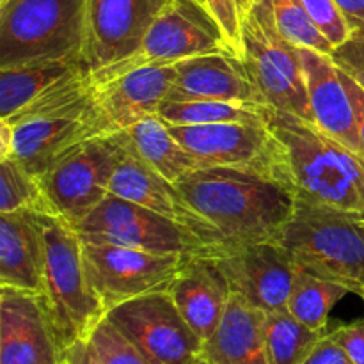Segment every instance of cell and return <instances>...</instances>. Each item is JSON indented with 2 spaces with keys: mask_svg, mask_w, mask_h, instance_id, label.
<instances>
[{
  "mask_svg": "<svg viewBox=\"0 0 364 364\" xmlns=\"http://www.w3.org/2000/svg\"><path fill=\"white\" fill-rule=\"evenodd\" d=\"M237 6H238V11H240V16H242V20H244V18L247 16V13H249V11H251L252 0H237Z\"/></svg>",
  "mask_w": 364,
  "mask_h": 364,
  "instance_id": "41",
  "label": "cell"
},
{
  "mask_svg": "<svg viewBox=\"0 0 364 364\" xmlns=\"http://www.w3.org/2000/svg\"><path fill=\"white\" fill-rule=\"evenodd\" d=\"M176 77V66H146L95 82L92 137L119 134L144 117L159 114Z\"/></svg>",
  "mask_w": 364,
  "mask_h": 364,
  "instance_id": "16",
  "label": "cell"
},
{
  "mask_svg": "<svg viewBox=\"0 0 364 364\" xmlns=\"http://www.w3.org/2000/svg\"><path fill=\"white\" fill-rule=\"evenodd\" d=\"M274 18L281 34L299 48H313L329 55L334 50L309 18L302 0H272Z\"/></svg>",
  "mask_w": 364,
  "mask_h": 364,
  "instance_id": "30",
  "label": "cell"
},
{
  "mask_svg": "<svg viewBox=\"0 0 364 364\" xmlns=\"http://www.w3.org/2000/svg\"><path fill=\"white\" fill-rule=\"evenodd\" d=\"M169 128L199 167L258 171L277 180L279 144L269 123L169 124Z\"/></svg>",
  "mask_w": 364,
  "mask_h": 364,
  "instance_id": "12",
  "label": "cell"
},
{
  "mask_svg": "<svg viewBox=\"0 0 364 364\" xmlns=\"http://www.w3.org/2000/svg\"><path fill=\"white\" fill-rule=\"evenodd\" d=\"M272 110L262 107L238 105L226 102H181V100H164L159 116L167 124L194 127V124L217 123H269Z\"/></svg>",
  "mask_w": 364,
  "mask_h": 364,
  "instance_id": "28",
  "label": "cell"
},
{
  "mask_svg": "<svg viewBox=\"0 0 364 364\" xmlns=\"http://www.w3.org/2000/svg\"><path fill=\"white\" fill-rule=\"evenodd\" d=\"M105 318L155 363L191 364L203 358L201 338L185 322L167 290L121 302Z\"/></svg>",
  "mask_w": 364,
  "mask_h": 364,
  "instance_id": "10",
  "label": "cell"
},
{
  "mask_svg": "<svg viewBox=\"0 0 364 364\" xmlns=\"http://www.w3.org/2000/svg\"><path fill=\"white\" fill-rule=\"evenodd\" d=\"M73 228L84 242L124 245L166 255L210 256L205 244L180 224L114 194L107 196Z\"/></svg>",
  "mask_w": 364,
  "mask_h": 364,
  "instance_id": "9",
  "label": "cell"
},
{
  "mask_svg": "<svg viewBox=\"0 0 364 364\" xmlns=\"http://www.w3.org/2000/svg\"><path fill=\"white\" fill-rule=\"evenodd\" d=\"M313 23L336 48L350 36V27L334 0H302Z\"/></svg>",
  "mask_w": 364,
  "mask_h": 364,
  "instance_id": "32",
  "label": "cell"
},
{
  "mask_svg": "<svg viewBox=\"0 0 364 364\" xmlns=\"http://www.w3.org/2000/svg\"><path fill=\"white\" fill-rule=\"evenodd\" d=\"M223 50L230 48L219 23L205 4L198 0H171L134 55L91 75L92 80L100 84L146 66H169L188 57Z\"/></svg>",
  "mask_w": 364,
  "mask_h": 364,
  "instance_id": "7",
  "label": "cell"
},
{
  "mask_svg": "<svg viewBox=\"0 0 364 364\" xmlns=\"http://www.w3.org/2000/svg\"><path fill=\"white\" fill-rule=\"evenodd\" d=\"M109 194L137 203L174 220L188 233L194 235L198 240H201L210 251V256L223 249V238L219 231L201 213L196 212L194 206L185 199L176 183L156 173L128 148L110 180Z\"/></svg>",
  "mask_w": 364,
  "mask_h": 364,
  "instance_id": "18",
  "label": "cell"
},
{
  "mask_svg": "<svg viewBox=\"0 0 364 364\" xmlns=\"http://www.w3.org/2000/svg\"><path fill=\"white\" fill-rule=\"evenodd\" d=\"M343 13L350 31L364 27V0H334Z\"/></svg>",
  "mask_w": 364,
  "mask_h": 364,
  "instance_id": "38",
  "label": "cell"
},
{
  "mask_svg": "<svg viewBox=\"0 0 364 364\" xmlns=\"http://www.w3.org/2000/svg\"><path fill=\"white\" fill-rule=\"evenodd\" d=\"M265 313L231 295L226 313L210 340L203 343V358L210 364H272L263 331Z\"/></svg>",
  "mask_w": 364,
  "mask_h": 364,
  "instance_id": "23",
  "label": "cell"
},
{
  "mask_svg": "<svg viewBox=\"0 0 364 364\" xmlns=\"http://www.w3.org/2000/svg\"><path fill=\"white\" fill-rule=\"evenodd\" d=\"M119 134L124 146L135 156L173 183L199 169V164L178 142L169 124L159 114L144 117Z\"/></svg>",
  "mask_w": 364,
  "mask_h": 364,
  "instance_id": "25",
  "label": "cell"
},
{
  "mask_svg": "<svg viewBox=\"0 0 364 364\" xmlns=\"http://www.w3.org/2000/svg\"><path fill=\"white\" fill-rule=\"evenodd\" d=\"M176 77L166 100L226 102L269 109L244 57L223 50L188 57L174 64ZM270 110V109H269Z\"/></svg>",
  "mask_w": 364,
  "mask_h": 364,
  "instance_id": "19",
  "label": "cell"
},
{
  "mask_svg": "<svg viewBox=\"0 0 364 364\" xmlns=\"http://www.w3.org/2000/svg\"><path fill=\"white\" fill-rule=\"evenodd\" d=\"M329 57L338 70L364 89V27L352 31L350 36L329 53Z\"/></svg>",
  "mask_w": 364,
  "mask_h": 364,
  "instance_id": "33",
  "label": "cell"
},
{
  "mask_svg": "<svg viewBox=\"0 0 364 364\" xmlns=\"http://www.w3.org/2000/svg\"><path fill=\"white\" fill-rule=\"evenodd\" d=\"M20 210L53 213L38 178L28 173L16 159L7 156L0 160V213Z\"/></svg>",
  "mask_w": 364,
  "mask_h": 364,
  "instance_id": "29",
  "label": "cell"
},
{
  "mask_svg": "<svg viewBox=\"0 0 364 364\" xmlns=\"http://www.w3.org/2000/svg\"><path fill=\"white\" fill-rule=\"evenodd\" d=\"M263 331L272 364H304L327 333H318L295 318L287 308L265 313Z\"/></svg>",
  "mask_w": 364,
  "mask_h": 364,
  "instance_id": "26",
  "label": "cell"
},
{
  "mask_svg": "<svg viewBox=\"0 0 364 364\" xmlns=\"http://www.w3.org/2000/svg\"><path fill=\"white\" fill-rule=\"evenodd\" d=\"M64 364H102V363H100L98 358L92 354L87 340H84V341H77V343L71 345V347L64 352Z\"/></svg>",
  "mask_w": 364,
  "mask_h": 364,
  "instance_id": "39",
  "label": "cell"
},
{
  "mask_svg": "<svg viewBox=\"0 0 364 364\" xmlns=\"http://www.w3.org/2000/svg\"><path fill=\"white\" fill-rule=\"evenodd\" d=\"M63 364H64V363H63Z\"/></svg>",
  "mask_w": 364,
  "mask_h": 364,
  "instance_id": "45",
  "label": "cell"
},
{
  "mask_svg": "<svg viewBox=\"0 0 364 364\" xmlns=\"http://www.w3.org/2000/svg\"><path fill=\"white\" fill-rule=\"evenodd\" d=\"M191 364H210V363L206 361L205 358H199V359H196V361H194V363H191Z\"/></svg>",
  "mask_w": 364,
  "mask_h": 364,
  "instance_id": "42",
  "label": "cell"
},
{
  "mask_svg": "<svg viewBox=\"0 0 364 364\" xmlns=\"http://www.w3.org/2000/svg\"><path fill=\"white\" fill-rule=\"evenodd\" d=\"M45 231V277L41 297L64 350L91 336L107 309L89 281L84 244L68 220L41 213Z\"/></svg>",
  "mask_w": 364,
  "mask_h": 364,
  "instance_id": "4",
  "label": "cell"
},
{
  "mask_svg": "<svg viewBox=\"0 0 364 364\" xmlns=\"http://www.w3.org/2000/svg\"><path fill=\"white\" fill-rule=\"evenodd\" d=\"M361 299H363V301H364V294H363V295H361Z\"/></svg>",
  "mask_w": 364,
  "mask_h": 364,
  "instance_id": "44",
  "label": "cell"
},
{
  "mask_svg": "<svg viewBox=\"0 0 364 364\" xmlns=\"http://www.w3.org/2000/svg\"><path fill=\"white\" fill-rule=\"evenodd\" d=\"M13 149V124L6 119H0V160L11 156Z\"/></svg>",
  "mask_w": 364,
  "mask_h": 364,
  "instance_id": "40",
  "label": "cell"
},
{
  "mask_svg": "<svg viewBox=\"0 0 364 364\" xmlns=\"http://www.w3.org/2000/svg\"><path fill=\"white\" fill-rule=\"evenodd\" d=\"M341 80H343L345 87H347L348 95H350L352 105H354L355 121H358V132H359V141H361V151L364 156V89L355 80H352L348 75H345L340 70Z\"/></svg>",
  "mask_w": 364,
  "mask_h": 364,
  "instance_id": "37",
  "label": "cell"
},
{
  "mask_svg": "<svg viewBox=\"0 0 364 364\" xmlns=\"http://www.w3.org/2000/svg\"><path fill=\"white\" fill-rule=\"evenodd\" d=\"M297 270L364 294V213L295 199V208L276 238Z\"/></svg>",
  "mask_w": 364,
  "mask_h": 364,
  "instance_id": "3",
  "label": "cell"
},
{
  "mask_svg": "<svg viewBox=\"0 0 364 364\" xmlns=\"http://www.w3.org/2000/svg\"><path fill=\"white\" fill-rule=\"evenodd\" d=\"M299 53L313 124L352 151L363 155L354 105L336 64L327 53L313 48H299Z\"/></svg>",
  "mask_w": 364,
  "mask_h": 364,
  "instance_id": "20",
  "label": "cell"
},
{
  "mask_svg": "<svg viewBox=\"0 0 364 364\" xmlns=\"http://www.w3.org/2000/svg\"><path fill=\"white\" fill-rule=\"evenodd\" d=\"M82 244L89 281L107 311L141 295L169 290L187 258L100 242Z\"/></svg>",
  "mask_w": 364,
  "mask_h": 364,
  "instance_id": "11",
  "label": "cell"
},
{
  "mask_svg": "<svg viewBox=\"0 0 364 364\" xmlns=\"http://www.w3.org/2000/svg\"><path fill=\"white\" fill-rule=\"evenodd\" d=\"M198 2H201V4H205V0H198Z\"/></svg>",
  "mask_w": 364,
  "mask_h": 364,
  "instance_id": "43",
  "label": "cell"
},
{
  "mask_svg": "<svg viewBox=\"0 0 364 364\" xmlns=\"http://www.w3.org/2000/svg\"><path fill=\"white\" fill-rule=\"evenodd\" d=\"M355 364H364V318L327 331Z\"/></svg>",
  "mask_w": 364,
  "mask_h": 364,
  "instance_id": "35",
  "label": "cell"
},
{
  "mask_svg": "<svg viewBox=\"0 0 364 364\" xmlns=\"http://www.w3.org/2000/svg\"><path fill=\"white\" fill-rule=\"evenodd\" d=\"M348 294L347 288L334 281L297 270L287 309L313 331L327 333L331 311Z\"/></svg>",
  "mask_w": 364,
  "mask_h": 364,
  "instance_id": "27",
  "label": "cell"
},
{
  "mask_svg": "<svg viewBox=\"0 0 364 364\" xmlns=\"http://www.w3.org/2000/svg\"><path fill=\"white\" fill-rule=\"evenodd\" d=\"M176 187L215 226L223 247L276 240L295 208L294 192L258 171L199 167Z\"/></svg>",
  "mask_w": 364,
  "mask_h": 364,
  "instance_id": "1",
  "label": "cell"
},
{
  "mask_svg": "<svg viewBox=\"0 0 364 364\" xmlns=\"http://www.w3.org/2000/svg\"><path fill=\"white\" fill-rule=\"evenodd\" d=\"M121 134L95 137L75 146L39 176L50 208L71 226L109 196V185L123 159Z\"/></svg>",
  "mask_w": 364,
  "mask_h": 364,
  "instance_id": "8",
  "label": "cell"
},
{
  "mask_svg": "<svg viewBox=\"0 0 364 364\" xmlns=\"http://www.w3.org/2000/svg\"><path fill=\"white\" fill-rule=\"evenodd\" d=\"M269 127L279 144L277 180L295 199L364 213L363 155L291 114L272 110Z\"/></svg>",
  "mask_w": 364,
  "mask_h": 364,
  "instance_id": "2",
  "label": "cell"
},
{
  "mask_svg": "<svg viewBox=\"0 0 364 364\" xmlns=\"http://www.w3.org/2000/svg\"><path fill=\"white\" fill-rule=\"evenodd\" d=\"M87 343L102 364H159L142 354L107 318L95 327Z\"/></svg>",
  "mask_w": 364,
  "mask_h": 364,
  "instance_id": "31",
  "label": "cell"
},
{
  "mask_svg": "<svg viewBox=\"0 0 364 364\" xmlns=\"http://www.w3.org/2000/svg\"><path fill=\"white\" fill-rule=\"evenodd\" d=\"M167 291L203 343L217 331L233 295L217 263L206 255L187 256Z\"/></svg>",
  "mask_w": 364,
  "mask_h": 364,
  "instance_id": "21",
  "label": "cell"
},
{
  "mask_svg": "<svg viewBox=\"0 0 364 364\" xmlns=\"http://www.w3.org/2000/svg\"><path fill=\"white\" fill-rule=\"evenodd\" d=\"M91 71L80 55L0 68V119L14 116L41 96Z\"/></svg>",
  "mask_w": 364,
  "mask_h": 364,
  "instance_id": "24",
  "label": "cell"
},
{
  "mask_svg": "<svg viewBox=\"0 0 364 364\" xmlns=\"http://www.w3.org/2000/svg\"><path fill=\"white\" fill-rule=\"evenodd\" d=\"M92 92L68 105L53 107L13 121L6 119L13 124L11 156L39 178L75 146L95 139Z\"/></svg>",
  "mask_w": 364,
  "mask_h": 364,
  "instance_id": "15",
  "label": "cell"
},
{
  "mask_svg": "<svg viewBox=\"0 0 364 364\" xmlns=\"http://www.w3.org/2000/svg\"><path fill=\"white\" fill-rule=\"evenodd\" d=\"M205 6L219 23L228 48L242 55V16L237 0H205Z\"/></svg>",
  "mask_w": 364,
  "mask_h": 364,
  "instance_id": "34",
  "label": "cell"
},
{
  "mask_svg": "<svg viewBox=\"0 0 364 364\" xmlns=\"http://www.w3.org/2000/svg\"><path fill=\"white\" fill-rule=\"evenodd\" d=\"M64 348L39 291L0 290V364H63Z\"/></svg>",
  "mask_w": 364,
  "mask_h": 364,
  "instance_id": "17",
  "label": "cell"
},
{
  "mask_svg": "<svg viewBox=\"0 0 364 364\" xmlns=\"http://www.w3.org/2000/svg\"><path fill=\"white\" fill-rule=\"evenodd\" d=\"M171 0H87L82 60L91 73L134 55Z\"/></svg>",
  "mask_w": 364,
  "mask_h": 364,
  "instance_id": "13",
  "label": "cell"
},
{
  "mask_svg": "<svg viewBox=\"0 0 364 364\" xmlns=\"http://www.w3.org/2000/svg\"><path fill=\"white\" fill-rule=\"evenodd\" d=\"M45 258L41 213H0V284L41 294Z\"/></svg>",
  "mask_w": 364,
  "mask_h": 364,
  "instance_id": "22",
  "label": "cell"
},
{
  "mask_svg": "<svg viewBox=\"0 0 364 364\" xmlns=\"http://www.w3.org/2000/svg\"><path fill=\"white\" fill-rule=\"evenodd\" d=\"M242 57L269 109L313 123L299 46L277 28L272 0H252L242 20Z\"/></svg>",
  "mask_w": 364,
  "mask_h": 364,
  "instance_id": "6",
  "label": "cell"
},
{
  "mask_svg": "<svg viewBox=\"0 0 364 364\" xmlns=\"http://www.w3.org/2000/svg\"><path fill=\"white\" fill-rule=\"evenodd\" d=\"M304 364H355L347 355V352L329 336V333L316 343Z\"/></svg>",
  "mask_w": 364,
  "mask_h": 364,
  "instance_id": "36",
  "label": "cell"
},
{
  "mask_svg": "<svg viewBox=\"0 0 364 364\" xmlns=\"http://www.w3.org/2000/svg\"><path fill=\"white\" fill-rule=\"evenodd\" d=\"M231 288L263 313L287 308L297 267L276 240L223 247L212 256Z\"/></svg>",
  "mask_w": 364,
  "mask_h": 364,
  "instance_id": "14",
  "label": "cell"
},
{
  "mask_svg": "<svg viewBox=\"0 0 364 364\" xmlns=\"http://www.w3.org/2000/svg\"><path fill=\"white\" fill-rule=\"evenodd\" d=\"M85 2L0 0V68L80 55Z\"/></svg>",
  "mask_w": 364,
  "mask_h": 364,
  "instance_id": "5",
  "label": "cell"
}]
</instances>
